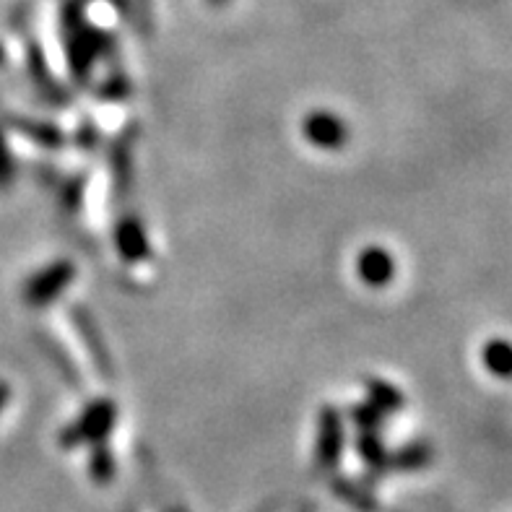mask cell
Returning <instances> with one entry per match:
<instances>
[{"mask_svg":"<svg viewBox=\"0 0 512 512\" xmlns=\"http://www.w3.org/2000/svg\"><path fill=\"white\" fill-rule=\"evenodd\" d=\"M481 357H484V364H487L489 375L502 377V380H510L512 377V344L507 338H492L484 351H481Z\"/></svg>","mask_w":512,"mask_h":512,"instance_id":"obj_1","label":"cell"},{"mask_svg":"<svg viewBox=\"0 0 512 512\" xmlns=\"http://www.w3.org/2000/svg\"><path fill=\"white\" fill-rule=\"evenodd\" d=\"M6 398H8V388L6 385H0V406L6 403Z\"/></svg>","mask_w":512,"mask_h":512,"instance_id":"obj_2","label":"cell"},{"mask_svg":"<svg viewBox=\"0 0 512 512\" xmlns=\"http://www.w3.org/2000/svg\"><path fill=\"white\" fill-rule=\"evenodd\" d=\"M214 3H221V0H214Z\"/></svg>","mask_w":512,"mask_h":512,"instance_id":"obj_3","label":"cell"}]
</instances>
